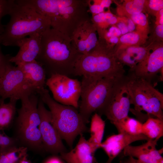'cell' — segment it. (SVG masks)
I'll list each match as a JSON object with an SVG mask.
<instances>
[{
  "label": "cell",
  "instance_id": "obj_1",
  "mask_svg": "<svg viewBox=\"0 0 163 163\" xmlns=\"http://www.w3.org/2000/svg\"><path fill=\"white\" fill-rule=\"evenodd\" d=\"M80 55L71 38L66 35L51 27L41 34L40 50L36 60L46 73L73 75Z\"/></svg>",
  "mask_w": 163,
  "mask_h": 163
},
{
  "label": "cell",
  "instance_id": "obj_2",
  "mask_svg": "<svg viewBox=\"0 0 163 163\" xmlns=\"http://www.w3.org/2000/svg\"><path fill=\"white\" fill-rule=\"evenodd\" d=\"M49 20L51 27L71 38L90 18L85 0H23Z\"/></svg>",
  "mask_w": 163,
  "mask_h": 163
},
{
  "label": "cell",
  "instance_id": "obj_3",
  "mask_svg": "<svg viewBox=\"0 0 163 163\" xmlns=\"http://www.w3.org/2000/svg\"><path fill=\"white\" fill-rule=\"evenodd\" d=\"M9 22L0 35L1 44L18 46L26 37L36 33L41 34L51 27L49 19L38 13L34 8L23 2L15 0L9 14Z\"/></svg>",
  "mask_w": 163,
  "mask_h": 163
},
{
  "label": "cell",
  "instance_id": "obj_4",
  "mask_svg": "<svg viewBox=\"0 0 163 163\" xmlns=\"http://www.w3.org/2000/svg\"><path fill=\"white\" fill-rule=\"evenodd\" d=\"M99 40L97 45L88 53L80 55L74 66L73 75L97 78H123L125 70L117 60L113 48Z\"/></svg>",
  "mask_w": 163,
  "mask_h": 163
},
{
  "label": "cell",
  "instance_id": "obj_5",
  "mask_svg": "<svg viewBox=\"0 0 163 163\" xmlns=\"http://www.w3.org/2000/svg\"><path fill=\"white\" fill-rule=\"evenodd\" d=\"M39 98L35 94L25 96L21 99V106L17 110L14 120L13 137L19 145L36 153L44 152L39 127L40 118L38 110Z\"/></svg>",
  "mask_w": 163,
  "mask_h": 163
},
{
  "label": "cell",
  "instance_id": "obj_6",
  "mask_svg": "<svg viewBox=\"0 0 163 163\" xmlns=\"http://www.w3.org/2000/svg\"><path fill=\"white\" fill-rule=\"evenodd\" d=\"M37 94L49 107L53 123L61 139L72 149L74 141L78 135L89 132L77 109L57 102L45 88L40 90Z\"/></svg>",
  "mask_w": 163,
  "mask_h": 163
},
{
  "label": "cell",
  "instance_id": "obj_7",
  "mask_svg": "<svg viewBox=\"0 0 163 163\" xmlns=\"http://www.w3.org/2000/svg\"><path fill=\"white\" fill-rule=\"evenodd\" d=\"M122 78L82 76L78 112L86 124L89 122L92 113H97L106 103L115 86Z\"/></svg>",
  "mask_w": 163,
  "mask_h": 163
},
{
  "label": "cell",
  "instance_id": "obj_8",
  "mask_svg": "<svg viewBox=\"0 0 163 163\" xmlns=\"http://www.w3.org/2000/svg\"><path fill=\"white\" fill-rule=\"evenodd\" d=\"M36 93L18 66H13L9 62L0 72V104L7 98L18 100Z\"/></svg>",
  "mask_w": 163,
  "mask_h": 163
},
{
  "label": "cell",
  "instance_id": "obj_9",
  "mask_svg": "<svg viewBox=\"0 0 163 163\" xmlns=\"http://www.w3.org/2000/svg\"><path fill=\"white\" fill-rule=\"evenodd\" d=\"M46 85L52 92L54 100L63 105L78 109L81 93V82L62 74H53Z\"/></svg>",
  "mask_w": 163,
  "mask_h": 163
},
{
  "label": "cell",
  "instance_id": "obj_10",
  "mask_svg": "<svg viewBox=\"0 0 163 163\" xmlns=\"http://www.w3.org/2000/svg\"><path fill=\"white\" fill-rule=\"evenodd\" d=\"M125 78L119 81L106 103L97 113L105 115L112 124L128 116L130 109V98Z\"/></svg>",
  "mask_w": 163,
  "mask_h": 163
},
{
  "label": "cell",
  "instance_id": "obj_11",
  "mask_svg": "<svg viewBox=\"0 0 163 163\" xmlns=\"http://www.w3.org/2000/svg\"><path fill=\"white\" fill-rule=\"evenodd\" d=\"M38 110L40 118L39 129L44 152L56 155L67 152L57 130L53 124L51 112L39 97Z\"/></svg>",
  "mask_w": 163,
  "mask_h": 163
},
{
  "label": "cell",
  "instance_id": "obj_12",
  "mask_svg": "<svg viewBox=\"0 0 163 163\" xmlns=\"http://www.w3.org/2000/svg\"><path fill=\"white\" fill-rule=\"evenodd\" d=\"M149 44L150 50L147 56L142 61L138 63L131 72L136 77L150 82L152 78L160 73L162 80L163 75V42H152Z\"/></svg>",
  "mask_w": 163,
  "mask_h": 163
},
{
  "label": "cell",
  "instance_id": "obj_13",
  "mask_svg": "<svg viewBox=\"0 0 163 163\" xmlns=\"http://www.w3.org/2000/svg\"><path fill=\"white\" fill-rule=\"evenodd\" d=\"M125 82L130 98L131 104L134 106L132 111L140 115L141 111L146 112L148 101L155 88L150 82L137 77L133 73L125 77Z\"/></svg>",
  "mask_w": 163,
  "mask_h": 163
},
{
  "label": "cell",
  "instance_id": "obj_14",
  "mask_svg": "<svg viewBox=\"0 0 163 163\" xmlns=\"http://www.w3.org/2000/svg\"><path fill=\"white\" fill-rule=\"evenodd\" d=\"M96 27L91 18L82 23L73 33L71 39L80 55L93 50L99 42Z\"/></svg>",
  "mask_w": 163,
  "mask_h": 163
},
{
  "label": "cell",
  "instance_id": "obj_15",
  "mask_svg": "<svg viewBox=\"0 0 163 163\" xmlns=\"http://www.w3.org/2000/svg\"><path fill=\"white\" fill-rule=\"evenodd\" d=\"M158 141L150 139L139 145H128L123 150V154L125 156L137 158L145 163H163V157L161 155L163 148L158 150L156 148Z\"/></svg>",
  "mask_w": 163,
  "mask_h": 163
},
{
  "label": "cell",
  "instance_id": "obj_16",
  "mask_svg": "<svg viewBox=\"0 0 163 163\" xmlns=\"http://www.w3.org/2000/svg\"><path fill=\"white\" fill-rule=\"evenodd\" d=\"M149 139L142 134L133 135L119 133L108 137L101 143L100 148L104 150L108 156L107 160L112 162L126 146L131 143L138 140L148 141Z\"/></svg>",
  "mask_w": 163,
  "mask_h": 163
},
{
  "label": "cell",
  "instance_id": "obj_17",
  "mask_svg": "<svg viewBox=\"0 0 163 163\" xmlns=\"http://www.w3.org/2000/svg\"><path fill=\"white\" fill-rule=\"evenodd\" d=\"M26 37L19 43V50L14 56H10L9 61L16 65L36 60L40 50L41 34L36 33Z\"/></svg>",
  "mask_w": 163,
  "mask_h": 163
},
{
  "label": "cell",
  "instance_id": "obj_18",
  "mask_svg": "<svg viewBox=\"0 0 163 163\" xmlns=\"http://www.w3.org/2000/svg\"><path fill=\"white\" fill-rule=\"evenodd\" d=\"M96 150L86 140L83 134L76 146L69 152L60 154V157L66 163H95Z\"/></svg>",
  "mask_w": 163,
  "mask_h": 163
},
{
  "label": "cell",
  "instance_id": "obj_19",
  "mask_svg": "<svg viewBox=\"0 0 163 163\" xmlns=\"http://www.w3.org/2000/svg\"><path fill=\"white\" fill-rule=\"evenodd\" d=\"M17 66L21 69L27 82L36 93L45 88L46 72L40 63L35 60Z\"/></svg>",
  "mask_w": 163,
  "mask_h": 163
},
{
  "label": "cell",
  "instance_id": "obj_20",
  "mask_svg": "<svg viewBox=\"0 0 163 163\" xmlns=\"http://www.w3.org/2000/svg\"><path fill=\"white\" fill-rule=\"evenodd\" d=\"M105 126L104 121L101 116L95 113L92 117L89 132L91 137L88 142L96 150L100 148L104 136Z\"/></svg>",
  "mask_w": 163,
  "mask_h": 163
},
{
  "label": "cell",
  "instance_id": "obj_21",
  "mask_svg": "<svg viewBox=\"0 0 163 163\" xmlns=\"http://www.w3.org/2000/svg\"><path fill=\"white\" fill-rule=\"evenodd\" d=\"M115 2L118 16L129 18L133 15L146 13L145 0H126L122 4Z\"/></svg>",
  "mask_w": 163,
  "mask_h": 163
},
{
  "label": "cell",
  "instance_id": "obj_22",
  "mask_svg": "<svg viewBox=\"0 0 163 163\" xmlns=\"http://www.w3.org/2000/svg\"><path fill=\"white\" fill-rule=\"evenodd\" d=\"M17 100L10 99L7 103L0 104V131L7 129L12 126L16 112Z\"/></svg>",
  "mask_w": 163,
  "mask_h": 163
},
{
  "label": "cell",
  "instance_id": "obj_23",
  "mask_svg": "<svg viewBox=\"0 0 163 163\" xmlns=\"http://www.w3.org/2000/svg\"><path fill=\"white\" fill-rule=\"evenodd\" d=\"M28 149L20 145L0 149V163H19L27 156Z\"/></svg>",
  "mask_w": 163,
  "mask_h": 163
},
{
  "label": "cell",
  "instance_id": "obj_24",
  "mask_svg": "<svg viewBox=\"0 0 163 163\" xmlns=\"http://www.w3.org/2000/svg\"><path fill=\"white\" fill-rule=\"evenodd\" d=\"M113 124L116 127L119 133L133 135L142 134V123L128 116Z\"/></svg>",
  "mask_w": 163,
  "mask_h": 163
},
{
  "label": "cell",
  "instance_id": "obj_25",
  "mask_svg": "<svg viewBox=\"0 0 163 163\" xmlns=\"http://www.w3.org/2000/svg\"><path fill=\"white\" fill-rule=\"evenodd\" d=\"M142 134L149 139L158 140L163 136V120L149 117L142 123Z\"/></svg>",
  "mask_w": 163,
  "mask_h": 163
},
{
  "label": "cell",
  "instance_id": "obj_26",
  "mask_svg": "<svg viewBox=\"0 0 163 163\" xmlns=\"http://www.w3.org/2000/svg\"><path fill=\"white\" fill-rule=\"evenodd\" d=\"M147 39L135 30L122 35L119 37L118 42L114 47L115 51L135 46H142Z\"/></svg>",
  "mask_w": 163,
  "mask_h": 163
},
{
  "label": "cell",
  "instance_id": "obj_27",
  "mask_svg": "<svg viewBox=\"0 0 163 163\" xmlns=\"http://www.w3.org/2000/svg\"><path fill=\"white\" fill-rule=\"evenodd\" d=\"M91 20L97 31L106 29L111 25L115 24L117 22L118 18L109 8L106 11L92 16Z\"/></svg>",
  "mask_w": 163,
  "mask_h": 163
},
{
  "label": "cell",
  "instance_id": "obj_28",
  "mask_svg": "<svg viewBox=\"0 0 163 163\" xmlns=\"http://www.w3.org/2000/svg\"><path fill=\"white\" fill-rule=\"evenodd\" d=\"M136 26L135 31L147 40L150 33V27L147 16L144 13H141L130 16Z\"/></svg>",
  "mask_w": 163,
  "mask_h": 163
},
{
  "label": "cell",
  "instance_id": "obj_29",
  "mask_svg": "<svg viewBox=\"0 0 163 163\" xmlns=\"http://www.w3.org/2000/svg\"><path fill=\"white\" fill-rule=\"evenodd\" d=\"M89 12L92 16L104 11L105 8H110L113 2L111 0H85Z\"/></svg>",
  "mask_w": 163,
  "mask_h": 163
},
{
  "label": "cell",
  "instance_id": "obj_30",
  "mask_svg": "<svg viewBox=\"0 0 163 163\" xmlns=\"http://www.w3.org/2000/svg\"><path fill=\"white\" fill-rule=\"evenodd\" d=\"M150 49L149 44L146 46H135L124 49L134 58L137 64L145 59L148 54Z\"/></svg>",
  "mask_w": 163,
  "mask_h": 163
},
{
  "label": "cell",
  "instance_id": "obj_31",
  "mask_svg": "<svg viewBox=\"0 0 163 163\" xmlns=\"http://www.w3.org/2000/svg\"><path fill=\"white\" fill-rule=\"evenodd\" d=\"M115 51L116 56L117 60L122 65L129 66L130 68V71L135 67L137 63L124 49H119Z\"/></svg>",
  "mask_w": 163,
  "mask_h": 163
},
{
  "label": "cell",
  "instance_id": "obj_32",
  "mask_svg": "<svg viewBox=\"0 0 163 163\" xmlns=\"http://www.w3.org/2000/svg\"><path fill=\"white\" fill-rule=\"evenodd\" d=\"M14 2V0H0V35L3 33L5 28L1 22L2 19L4 16L9 15Z\"/></svg>",
  "mask_w": 163,
  "mask_h": 163
},
{
  "label": "cell",
  "instance_id": "obj_33",
  "mask_svg": "<svg viewBox=\"0 0 163 163\" xmlns=\"http://www.w3.org/2000/svg\"><path fill=\"white\" fill-rule=\"evenodd\" d=\"M146 12L155 16L156 13L163 8V0H145Z\"/></svg>",
  "mask_w": 163,
  "mask_h": 163
},
{
  "label": "cell",
  "instance_id": "obj_34",
  "mask_svg": "<svg viewBox=\"0 0 163 163\" xmlns=\"http://www.w3.org/2000/svg\"><path fill=\"white\" fill-rule=\"evenodd\" d=\"M18 145H20L17 140L13 137L3 133L0 137V149Z\"/></svg>",
  "mask_w": 163,
  "mask_h": 163
},
{
  "label": "cell",
  "instance_id": "obj_35",
  "mask_svg": "<svg viewBox=\"0 0 163 163\" xmlns=\"http://www.w3.org/2000/svg\"><path fill=\"white\" fill-rule=\"evenodd\" d=\"M150 40V43L154 42H163V25L155 24L152 33L151 35Z\"/></svg>",
  "mask_w": 163,
  "mask_h": 163
},
{
  "label": "cell",
  "instance_id": "obj_36",
  "mask_svg": "<svg viewBox=\"0 0 163 163\" xmlns=\"http://www.w3.org/2000/svg\"><path fill=\"white\" fill-rule=\"evenodd\" d=\"M118 21L122 22L126 24L128 28L129 32L133 31L136 30L135 24L129 18L118 16Z\"/></svg>",
  "mask_w": 163,
  "mask_h": 163
},
{
  "label": "cell",
  "instance_id": "obj_37",
  "mask_svg": "<svg viewBox=\"0 0 163 163\" xmlns=\"http://www.w3.org/2000/svg\"><path fill=\"white\" fill-rule=\"evenodd\" d=\"M10 57L4 55L1 51L0 47V72L9 62V60Z\"/></svg>",
  "mask_w": 163,
  "mask_h": 163
},
{
  "label": "cell",
  "instance_id": "obj_38",
  "mask_svg": "<svg viewBox=\"0 0 163 163\" xmlns=\"http://www.w3.org/2000/svg\"><path fill=\"white\" fill-rule=\"evenodd\" d=\"M60 157L53 155L48 158L44 163H66Z\"/></svg>",
  "mask_w": 163,
  "mask_h": 163
},
{
  "label": "cell",
  "instance_id": "obj_39",
  "mask_svg": "<svg viewBox=\"0 0 163 163\" xmlns=\"http://www.w3.org/2000/svg\"><path fill=\"white\" fill-rule=\"evenodd\" d=\"M115 25L120 31L122 35L129 32L126 25L123 22L118 21Z\"/></svg>",
  "mask_w": 163,
  "mask_h": 163
},
{
  "label": "cell",
  "instance_id": "obj_40",
  "mask_svg": "<svg viewBox=\"0 0 163 163\" xmlns=\"http://www.w3.org/2000/svg\"><path fill=\"white\" fill-rule=\"evenodd\" d=\"M155 24L163 25V8L158 11L156 14Z\"/></svg>",
  "mask_w": 163,
  "mask_h": 163
},
{
  "label": "cell",
  "instance_id": "obj_41",
  "mask_svg": "<svg viewBox=\"0 0 163 163\" xmlns=\"http://www.w3.org/2000/svg\"><path fill=\"white\" fill-rule=\"evenodd\" d=\"M124 163H145L138 159H135L132 157H129V158Z\"/></svg>",
  "mask_w": 163,
  "mask_h": 163
},
{
  "label": "cell",
  "instance_id": "obj_42",
  "mask_svg": "<svg viewBox=\"0 0 163 163\" xmlns=\"http://www.w3.org/2000/svg\"><path fill=\"white\" fill-rule=\"evenodd\" d=\"M19 163H32L27 159V157H25L22 159Z\"/></svg>",
  "mask_w": 163,
  "mask_h": 163
},
{
  "label": "cell",
  "instance_id": "obj_43",
  "mask_svg": "<svg viewBox=\"0 0 163 163\" xmlns=\"http://www.w3.org/2000/svg\"><path fill=\"white\" fill-rule=\"evenodd\" d=\"M112 163V162L110 161L107 160L106 162L104 163ZM95 163H98L97 162Z\"/></svg>",
  "mask_w": 163,
  "mask_h": 163
},
{
  "label": "cell",
  "instance_id": "obj_44",
  "mask_svg": "<svg viewBox=\"0 0 163 163\" xmlns=\"http://www.w3.org/2000/svg\"><path fill=\"white\" fill-rule=\"evenodd\" d=\"M2 134H1L0 133V137H1V136H2Z\"/></svg>",
  "mask_w": 163,
  "mask_h": 163
},
{
  "label": "cell",
  "instance_id": "obj_45",
  "mask_svg": "<svg viewBox=\"0 0 163 163\" xmlns=\"http://www.w3.org/2000/svg\"><path fill=\"white\" fill-rule=\"evenodd\" d=\"M1 38H0V44H1Z\"/></svg>",
  "mask_w": 163,
  "mask_h": 163
}]
</instances>
